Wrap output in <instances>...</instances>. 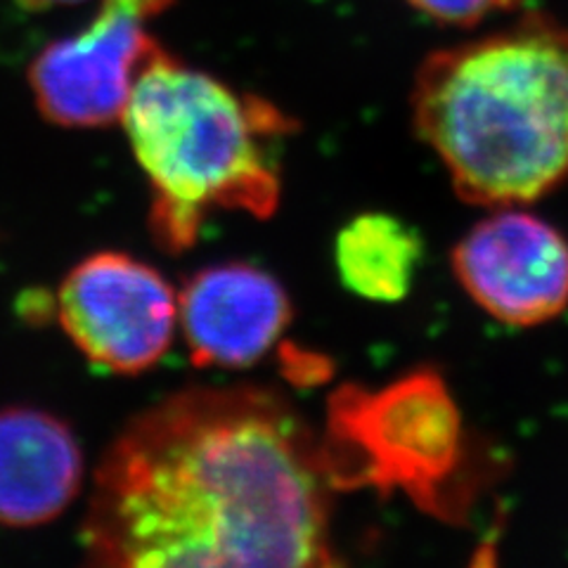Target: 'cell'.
Returning <instances> with one entry per match:
<instances>
[{
	"mask_svg": "<svg viewBox=\"0 0 568 568\" xmlns=\"http://www.w3.org/2000/svg\"><path fill=\"white\" fill-rule=\"evenodd\" d=\"M323 446L271 388H187L131 419L95 474L98 566H334Z\"/></svg>",
	"mask_w": 568,
	"mask_h": 568,
	"instance_id": "1",
	"label": "cell"
},
{
	"mask_svg": "<svg viewBox=\"0 0 568 568\" xmlns=\"http://www.w3.org/2000/svg\"><path fill=\"white\" fill-rule=\"evenodd\" d=\"M413 114L459 197L538 202L568 178V29L530 12L436 50L417 71Z\"/></svg>",
	"mask_w": 568,
	"mask_h": 568,
	"instance_id": "2",
	"label": "cell"
},
{
	"mask_svg": "<svg viewBox=\"0 0 568 568\" xmlns=\"http://www.w3.org/2000/svg\"><path fill=\"white\" fill-rule=\"evenodd\" d=\"M121 123L150 181V230L164 252H187L216 209L256 219L277 209L275 142L294 123L273 102L237 93L162 48L140 69Z\"/></svg>",
	"mask_w": 568,
	"mask_h": 568,
	"instance_id": "3",
	"label": "cell"
},
{
	"mask_svg": "<svg viewBox=\"0 0 568 568\" xmlns=\"http://www.w3.org/2000/svg\"><path fill=\"white\" fill-rule=\"evenodd\" d=\"M320 446L334 493H403L448 519L462 509L465 422L434 369H415L382 388L346 384L334 390Z\"/></svg>",
	"mask_w": 568,
	"mask_h": 568,
	"instance_id": "4",
	"label": "cell"
},
{
	"mask_svg": "<svg viewBox=\"0 0 568 568\" xmlns=\"http://www.w3.org/2000/svg\"><path fill=\"white\" fill-rule=\"evenodd\" d=\"M55 308L85 358L116 375H138L162 361L178 325L171 284L148 263L119 252L74 265Z\"/></svg>",
	"mask_w": 568,
	"mask_h": 568,
	"instance_id": "5",
	"label": "cell"
},
{
	"mask_svg": "<svg viewBox=\"0 0 568 568\" xmlns=\"http://www.w3.org/2000/svg\"><path fill=\"white\" fill-rule=\"evenodd\" d=\"M453 271L493 320L536 327L568 308V240L524 206L493 209L459 240Z\"/></svg>",
	"mask_w": 568,
	"mask_h": 568,
	"instance_id": "6",
	"label": "cell"
},
{
	"mask_svg": "<svg viewBox=\"0 0 568 568\" xmlns=\"http://www.w3.org/2000/svg\"><path fill=\"white\" fill-rule=\"evenodd\" d=\"M162 50L140 20L104 8L83 31L50 43L29 69L39 112L64 129L121 121L131 88Z\"/></svg>",
	"mask_w": 568,
	"mask_h": 568,
	"instance_id": "7",
	"label": "cell"
},
{
	"mask_svg": "<svg viewBox=\"0 0 568 568\" xmlns=\"http://www.w3.org/2000/svg\"><path fill=\"white\" fill-rule=\"evenodd\" d=\"M290 320L292 304L282 284L248 263L200 271L178 296V323L200 367L256 365Z\"/></svg>",
	"mask_w": 568,
	"mask_h": 568,
	"instance_id": "8",
	"label": "cell"
},
{
	"mask_svg": "<svg viewBox=\"0 0 568 568\" xmlns=\"http://www.w3.org/2000/svg\"><path fill=\"white\" fill-rule=\"evenodd\" d=\"M83 455L69 426L36 407L0 410V524L33 528L71 505Z\"/></svg>",
	"mask_w": 568,
	"mask_h": 568,
	"instance_id": "9",
	"label": "cell"
},
{
	"mask_svg": "<svg viewBox=\"0 0 568 568\" xmlns=\"http://www.w3.org/2000/svg\"><path fill=\"white\" fill-rule=\"evenodd\" d=\"M424 244L417 227L390 213H363L346 223L334 244L342 284L375 304H398L410 294Z\"/></svg>",
	"mask_w": 568,
	"mask_h": 568,
	"instance_id": "10",
	"label": "cell"
},
{
	"mask_svg": "<svg viewBox=\"0 0 568 568\" xmlns=\"http://www.w3.org/2000/svg\"><path fill=\"white\" fill-rule=\"evenodd\" d=\"M434 22L450 27H476L493 14L514 8V0H405Z\"/></svg>",
	"mask_w": 568,
	"mask_h": 568,
	"instance_id": "11",
	"label": "cell"
},
{
	"mask_svg": "<svg viewBox=\"0 0 568 568\" xmlns=\"http://www.w3.org/2000/svg\"><path fill=\"white\" fill-rule=\"evenodd\" d=\"M173 0H104V8L119 10L123 14L133 17V20H150V17L164 12Z\"/></svg>",
	"mask_w": 568,
	"mask_h": 568,
	"instance_id": "12",
	"label": "cell"
},
{
	"mask_svg": "<svg viewBox=\"0 0 568 568\" xmlns=\"http://www.w3.org/2000/svg\"><path fill=\"white\" fill-rule=\"evenodd\" d=\"M22 8L27 10H50V8H62V6H77V3H83V0H17Z\"/></svg>",
	"mask_w": 568,
	"mask_h": 568,
	"instance_id": "13",
	"label": "cell"
}]
</instances>
